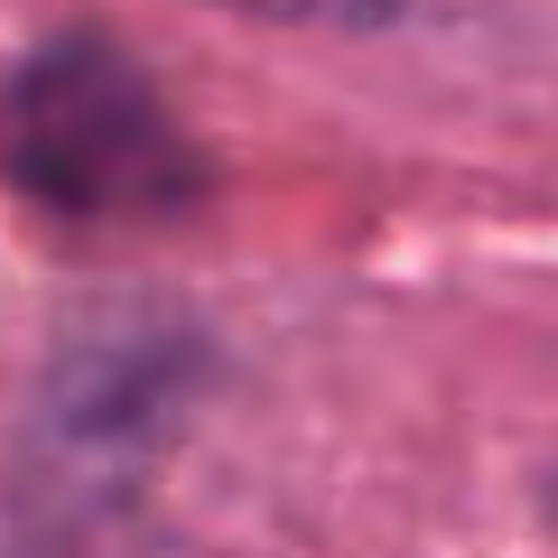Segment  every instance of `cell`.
Wrapping results in <instances>:
<instances>
[{
  "label": "cell",
  "instance_id": "obj_1",
  "mask_svg": "<svg viewBox=\"0 0 558 558\" xmlns=\"http://www.w3.org/2000/svg\"><path fill=\"white\" fill-rule=\"evenodd\" d=\"M0 178L57 223H168L196 205L205 168L159 84L112 38H47L0 75Z\"/></svg>",
  "mask_w": 558,
  "mask_h": 558
},
{
  "label": "cell",
  "instance_id": "obj_2",
  "mask_svg": "<svg viewBox=\"0 0 558 558\" xmlns=\"http://www.w3.org/2000/svg\"><path fill=\"white\" fill-rule=\"evenodd\" d=\"M233 10H260V20H326V28H381L400 0H233Z\"/></svg>",
  "mask_w": 558,
  "mask_h": 558
}]
</instances>
